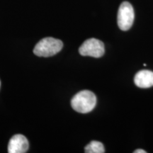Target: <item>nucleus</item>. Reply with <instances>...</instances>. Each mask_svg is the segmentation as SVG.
Returning <instances> with one entry per match:
<instances>
[{"mask_svg": "<svg viewBox=\"0 0 153 153\" xmlns=\"http://www.w3.org/2000/svg\"><path fill=\"white\" fill-rule=\"evenodd\" d=\"M63 47L62 42L59 39L48 37L36 44L33 49L34 54L39 57H51L58 53Z\"/></svg>", "mask_w": 153, "mask_h": 153, "instance_id": "f03ea898", "label": "nucleus"}, {"mask_svg": "<svg viewBox=\"0 0 153 153\" xmlns=\"http://www.w3.org/2000/svg\"><path fill=\"white\" fill-rule=\"evenodd\" d=\"M135 85L140 88H150L153 86V72L140 70L134 78Z\"/></svg>", "mask_w": 153, "mask_h": 153, "instance_id": "423d86ee", "label": "nucleus"}, {"mask_svg": "<svg viewBox=\"0 0 153 153\" xmlns=\"http://www.w3.org/2000/svg\"><path fill=\"white\" fill-rule=\"evenodd\" d=\"M79 52L82 56H90L99 58L104 54V45L103 42L98 39L90 38L82 43L79 48Z\"/></svg>", "mask_w": 153, "mask_h": 153, "instance_id": "20e7f679", "label": "nucleus"}, {"mask_svg": "<svg viewBox=\"0 0 153 153\" xmlns=\"http://www.w3.org/2000/svg\"><path fill=\"white\" fill-rule=\"evenodd\" d=\"M28 150V141L24 135L17 134L11 137L8 145V152L24 153Z\"/></svg>", "mask_w": 153, "mask_h": 153, "instance_id": "39448f33", "label": "nucleus"}, {"mask_svg": "<svg viewBox=\"0 0 153 153\" xmlns=\"http://www.w3.org/2000/svg\"><path fill=\"white\" fill-rule=\"evenodd\" d=\"M135 13L133 6L128 1H123L120 6L118 11L117 22L120 30H129L133 26Z\"/></svg>", "mask_w": 153, "mask_h": 153, "instance_id": "7ed1b4c3", "label": "nucleus"}, {"mask_svg": "<svg viewBox=\"0 0 153 153\" xmlns=\"http://www.w3.org/2000/svg\"><path fill=\"white\" fill-rule=\"evenodd\" d=\"M133 152L134 153H146L147 152L143 150H141V149H138V150H136L134 151Z\"/></svg>", "mask_w": 153, "mask_h": 153, "instance_id": "6e6552de", "label": "nucleus"}, {"mask_svg": "<svg viewBox=\"0 0 153 153\" xmlns=\"http://www.w3.org/2000/svg\"><path fill=\"white\" fill-rule=\"evenodd\" d=\"M97 104V97L92 91H79L72 98L71 106L76 112L87 114L92 111Z\"/></svg>", "mask_w": 153, "mask_h": 153, "instance_id": "f257e3e1", "label": "nucleus"}, {"mask_svg": "<svg viewBox=\"0 0 153 153\" xmlns=\"http://www.w3.org/2000/svg\"><path fill=\"white\" fill-rule=\"evenodd\" d=\"M85 151L87 153H104L105 149L102 143L94 140L85 147Z\"/></svg>", "mask_w": 153, "mask_h": 153, "instance_id": "0eeeda50", "label": "nucleus"}]
</instances>
